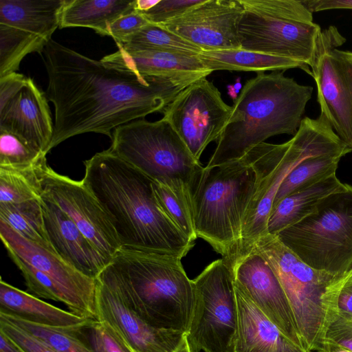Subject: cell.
I'll return each mask as SVG.
<instances>
[{
    "instance_id": "1",
    "label": "cell",
    "mask_w": 352,
    "mask_h": 352,
    "mask_svg": "<svg viewBox=\"0 0 352 352\" xmlns=\"http://www.w3.org/2000/svg\"><path fill=\"white\" fill-rule=\"evenodd\" d=\"M55 110L49 151L69 138L117 127L162 110L193 83L110 68L51 39L41 53Z\"/></svg>"
},
{
    "instance_id": "2",
    "label": "cell",
    "mask_w": 352,
    "mask_h": 352,
    "mask_svg": "<svg viewBox=\"0 0 352 352\" xmlns=\"http://www.w3.org/2000/svg\"><path fill=\"white\" fill-rule=\"evenodd\" d=\"M82 182L98 200L122 248L182 258L195 242L166 214L153 180L109 149L84 162Z\"/></svg>"
},
{
    "instance_id": "3",
    "label": "cell",
    "mask_w": 352,
    "mask_h": 352,
    "mask_svg": "<svg viewBox=\"0 0 352 352\" xmlns=\"http://www.w3.org/2000/svg\"><path fill=\"white\" fill-rule=\"evenodd\" d=\"M182 258L122 248L97 278L149 325L186 333L195 287Z\"/></svg>"
},
{
    "instance_id": "4",
    "label": "cell",
    "mask_w": 352,
    "mask_h": 352,
    "mask_svg": "<svg viewBox=\"0 0 352 352\" xmlns=\"http://www.w3.org/2000/svg\"><path fill=\"white\" fill-rule=\"evenodd\" d=\"M312 91V87L300 85L283 72L256 73L235 98L206 166L239 160L272 136L295 135Z\"/></svg>"
},
{
    "instance_id": "5",
    "label": "cell",
    "mask_w": 352,
    "mask_h": 352,
    "mask_svg": "<svg viewBox=\"0 0 352 352\" xmlns=\"http://www.w3.org/2000/svg\"><path fill=\"white\" fill-rule=\"evenodd\" d=\"M257 174L244 157L204 167L194 187L192 214L197 238L208 242L227 264L238 252L243 221Z\"/></svg>"
},
{
    "instance_id": "6",
    "label": "cell",
    "mask_w": 352,
    "mask_h": 352,
    "mask_svg": "<svg viewBox=\"0 0 352 352\" xmlns=\"http://www.w3.org/2000/svg\"><path fill=\"white\" fill-rule=\"evenodd\" d=\"M340 150L338 138L320 119L304 118L294 137L283 144L263 142L243 157L253 166L257 184L245 214L237 256L252 250L267 234V223L276 192L285 177L305 159Z\"/></svg>"
},
{
    "instance_id": "7",
    "label": "cell",
    "mask_w": 352,
    "mask_h": 352,
    "mask_svg": "<svg viewBox=\"0 0 352 352\" xmlns=\"http://www.w3.org/2000/svg\"><path fill=\"white\" fill-rule=\"evenodd\" d=\"M109 148L153 182L170 190L192 212L203 169L168 122L136 120L115 129Z\"/></svg>"
},
{
    "instance_id": "8",
    "label": "cell",
    "mask_w": 352,
    "mask_h": 352,
    "mask_svg": "<svg viewBox=\"0 0 352 352\" xmlns=\"http://www.w3.org/2000/svg\"><path fill=\"white\" fill-rule=\"evenodd\" d=\"M241 48L312 65L321 34L312 12L298 0H239Z\"/></svg>"
},
{
    "instance_id": "9",
    "label": "cell",
    "mask_w": 352,
    "mask_h": 352,
    "mask_svg": "<svg viewBox=\"0 0 352 352\" xmlns=\"http://www.w3.org/2000/svg\"><path fill=\"white\" fill-rule=\"evenodd\" d=\"M253 248L267 261L278 277L307 350L322 352L333 312L332 285L338 276L313 269L275 235L261 236Z\"/></svg>"
},
{
    "instance_id": "10",
    "label": "cell",
    "mask_w": 352,
    "mask_h": 352,
    "mask_svg": "<svg viewBox=\"0 0 352 352\" xmlns=\"http://www.w3.org/2000/svg\"><path fill=\"white\" fill-rule=\"evenodd\" d=\"M275 236L313 269L343 275L352 267V186L327 196Z\"/></svg>"
},
{
    "instance_id": "11",
    "label": "cell",
    "mask_w": 352,
    "mask_h": 352,
    "mask_svg": "<svg viewBox=\"0 0 352 352\" xmlns=\"http://www.w3.org/2000/svg\"><path fill=\"white\" fill-rule=\"evenodd\" d=\"M194 305L186 333L193 352H233L238 311L234 278L223 258L193 280Z\"/></svg>"
},
{
    "instance_id": "12",
    "label": "cell",
    "mask_w": 352,
    "mask_h": 352,
    "mask_svg": "<svg viewBox=\"0 0 352 352\" xmlns=\"http://www.w3.org/2000/svg\"><path fill=\"white\" fill-rule=\"evenodd\" d=\"M345 41L335 27L322 31L310 68L320 115L352 150V52L337 49Z\"/></svg>"
},
{
    "instance_id": "13",
    "label": "cell",
    "mask_w": 352,
    "mask_h": 352,
    "mask_svg": "<svg viewBox=\"0 0 352 352\" xmlns=\"http://www.w3.org/2000/svg\"><path fill=\"white\" fill-rule=\"evenodd\" d=\"M231 111L219 90L203 78L181 91L162 113V118L170 123L199 161L207 146L219 140Z\"/></svg>"
},
{
    "instance_id": "14",
    "label": "cell",
    "mask_w": 352,
    "mask_h": 352,
    "mask_svg": "<svg viewBox=\"0 0 352 352\" xmlns=\"http://www.w3.org/2000/svg\"><path fill=\"white\" fill-rule=\"evenodd\" d=\"M0 130L49 152L54 124L48 100L31 78L17 72L0 78Z\"/></svg>"
},
{
    "instance_id": "15",
    "label": "cell",
    "mask_w": 352,
    "mask_h": 352,
    "mask_svg": "<svg viewBox=\"0 0 352 352\" xmlns=\"http://www.w3.org/2000/svg\"><path fill=\"white\" fill-rule=\"evenodd\" d=\"M43 195L54 201L108 259L122 248L117 234L93 194L81 181L60 175L47 165L42 173Z\"/></svg>"
},
{
    "instance_id": "16",
    "label": "cell",
    "mask_w": 352,
    "mask_h": 352,
    "mask_svg": "<svg viewBox=\"0 0 352 352\" xmlns=\"http://www.w3.org/2000/svg\"><path fill=\"white\" fill-rule=\"evenodd\" d=\"M228 265L232 271L235 285L286 337L308 351L288 298L267 261L253 248Z\"/></svg>"
},
{
    "instance_id": "17",
    "label": "cell",
    "mask_w": 352,
    "mask_h": 352,
    "mask_svg": "<svg viewBox=\"0 0 352 352\" xmlns=\"http://www.w3.org/2000/svg\"><path fill=\"white\" fill-rule=\"evenodd\" d=\"M242 11L239 0H204L159 25L202 50L240 49L238 25Z\"/></svg>"
},
{
    "instance_id": "18",
    "label": "cell",
    "mask_w": 352,
    "mask_h": 352,
    "mask_svg": "<svg viewBox=\"0 0 352 352\" xmlns=\"http://www.w3.org/2000/svg\"><path fill=\"white\" fill-rule=\"evenodd\" d=\"M0 237L9 256H15L65 289L80 307L84 317L96 319V279L88 277L56 253L26 239L0 221Z\"/></svg>"
},
{
    "instance_id": "19",
    "label": "cell",
    "mask_w": 352,
    "mask_h": 352,
    "mask_svg": "<svg viewBox=\"0 0 352 352\" xmlns=\"http://www.w3.org/2000/svg\"><path fill=\"white\" fill-rule=\"evenodd\" d=\"M95 302L96 320L108 324L134 352H173L185 338V333L149 325L98 278Z\"/></svg>"
},
{
    "instance_id": "20",
    "label": "cell",
    "mask_w": 352,
    "mask_h": 352,
    "mask_svg": "<svg viewBox=\"0 0 352 352\" xmlns=\"http://www.w3.org/2000/svg\"><path fill=\"white\" fill-rule=\"evenodd\" d=\"M45 228L56 253L84 275L96 279L111 263L54 201L43 195Z\"/></svg>"
},
{
    "instance_id": "21",
    "label": "cell",
    "mask_w": 352,
    "mask_h": 352,
    "mask_svg": "<svg viewBox=\"0 0 352 352\" xmlns=\"http://www.w3.org/2000/svg\"><path fill=\"white\" fill-rule=\"evenodd\" d=\"M110 68L138 75L186 80L195 82L212 72L198 56L156 51H126L118 48L100 60Z\"/></svg>"
},
{
    "instance_id": "22",
    "label": "cell",
    "mask_w": 352,
    "mask_h": 352,
    "mask_svg": "<svg viewBox=\"0 0 352 352\" xmlns=\"http://www.w3.org/2000/svg\"><path fill=\"white\" fill-rule=\"evenodd\" d=\"M234 289L238 322L233 352H308L286 337L235 284Z\"/></svg>"
},
{
    "instance_id": "23",
    "label": "cell",
    "mask_w": 352,
    "mask_h": 352,
    "mask_svg": "<svg viewBox=\"0 0 352 352\" xmlns=\"http://www.w3.org/2000/svg\"><path fill=\"white\" fill-rule=\"evenodd\" d=\"M0 314L34 324L59 329H76L91 320L47 303L0 280Z\"/></svg>"
},
{
    "instance_id": "24",
    "label": "cell",
    "mask_w": 352,
    "mask_h": 352,
    "mask_svg": "<svg viewBox=\"0 0 352 352\" xmlns=\"http://www.w3.org/2000/svg\"><path fill=\"white\" fill-rule=\"evenodd\" d=\"M67 0H0V24L36 35L47 41L60 26Z\"/></svg>"
},
{
    "instance_id": "25",
    "label": "cell",
    "mask_w": 352,
    "mask_h": 352,
    "mask_svg": "<svg viewBox=\"0 0 352 352\" xmlns=\"http://www.w3.org/2000/svg\"><path fill=\"white\" fill-rule=\"evenodd\" d=\"M346 185L333 174L290 193L272 208L267 223V234L276 235L300 221L311 213L322 199L345 189Z\"/></svg>"
},
{
    "instance_id": "26",
    "label": "cell",
    "mask_w": 352,
    "mask_h": 352,
    "mask_svg": "<svg viewBox=\"0 0 352 352\" xmlns=\"http://www.w3.org/2000/svg\"><path fill=\"white\" fill-rule=\"evenodd\" d=\"M136 0H67L59 28H88L109 36V26L118 19L135 11Z\"/></svg>"
},
{
    "instance_id": "27",
    "label": "cell",
    "mask_w": 352,
    "mask_h": 352,
    "mask_svg": "<svg viewBox=\"0 0 352 352\" xmlns=\"http://www.w3.org/2000/svg\"><path fill=\"white\" fill-rule=\"evenodd\" d=\"M204 66L208 69L264 72L300 68L312 75L311 68L306 64L294 60L245 50L229 49L202 52L198 55Z\"/></svg>"
},
{
    "instance_id": "28",
    "label": "cell",
    "mask_w": 352,
    "mask_h": 352,
    "mask_svg": "<svg viewBox=\"0 0 352 352\" xmlns=\"http://www.w3.org/2000/svg\"><path fill=\"white\" fill-rule=\"evenodd\" d=\"M46 158L24 168L0 167V204L40 199L43 193L42 173Z\"/></svg>"
},
{
    "instance_id": "29",
    "label": "cell",
    "mask_w": 352,
    "mask_h": 352,
    "mask_svg": "<svg viewBox=\"0 0 352 352\" xmlns=\"http://www.w3.org/2000/svg\"><path fill=\"white\" fill-rule=\"evenodd\" d=\"M41 199L0 204V221L26 239L56 253L45 230Z\"/></svg>"
},
{
    "instance_id": "30",
    "label": "cell",
    "mask_w": 352,
    "mask_h": 352,
    "mask_svg": "<svg viewBox=\"0 0 352 352\" xmlns=\"http://www.w3.org/2000/svg\"><path fill=\"white\" fill-rule=\"evenodd\" d=\"M126 51H156L198 56L202 50L163 27L148 23L125 42L117 45Z\"/></svg>"
},
{
    "instance_id": "31",
    "label": "cell",
    "mask_w": 352,
    "mask_h": 352,
    "mask_svg": "<svg viewBox=\"0 0 352 352\" xmlns=\"http://www.w3.org/2000/svg\"><path fill=\"white\" fill-rule=\"evenodd\" d=\"M343 156L344 155L338 153L323 154L303 160L290 172L280 184L272 208L290 193L336 174L338 162Z\"/></svg>"
},
{
    "instance_id": "32",
    "label": "cell",
    "mask_w": 352,
    "mask_h": 352,
    "mask_svg": "<svg viewBox=\"0 0 352 352\" xmlns=\"http://www.w3.org/2000/svg\"><path fill=\"white\" fill-rule=\"evenodd\" d=\"M48 43L36 35L0 24V78L16 72L25 56L41 54Z\"/></svg>"
},
{
    "instance_id": "33",
    "label": "cell",
    "mask_w": 352,
    "mask_h": 352,
    "mask_svg": "<svg viewBox=\"0 0 352 352\" xmlns=\"http://www.w3.org/2000/svg\"><path fill=\"white\" fill-rule=\"evenodd\" d=\"M0 317L40 338L60 352H96L82 333L81 329H59L34 324L0 314Z\"/></svg>"
},
{
    "instance_id": "34",
    "label": "cell",
    "mask_w": 352,
    "mask_h": 352,
    "mask_svg": "<svg viewBox=\"0 0 352 352\" xmlns=\"http://www.w3.org/2000/svg\"><path fill=\"white\" fill-rule=\"evenodd\" d=\"M46 155L15 134L0 130V167L24 168L37 164Z\"/></svg>"
},
{
    "instance_id": "35",
    "label": "cell",
    "mask_w": 352,
    "mask_h": 352,
    "mask_svg": "<svg viewBox=\"0 0 352 352\" xmlns=\"http://www.w3.org/2000/svg\"><path fill=\"white\" fill-rule=\"evenodd\" d=\"M153 188L161 208L190 240L197 239L191 210L166 187L153 182Z\"/></svg>"
},
{
    "instance_id": "36",
    "label": "cell",
    "mask_w": 352,
    "mask_h": 352,
    "mask_svg": "<svg viewBox=\"0 0 352 352\" xmlns=\"http://www.w3.org/2000/svg\"><path fill=\"white\" fill-rule=\"evenodd\" d=\"M81 331L96 352H134L113 329L96 319L82 327Z\"/></svg>"
},
{
    "instance_id": "37",
    "label": "cell",
    "mask_w": 352,
    "mask_h": 352,
    "mask_svg": "<svg viewBox=\"0 0 352 352\" xmlns=\"http://www.w3.org/2000/svg\"><path fill=\"white\" fill-rule=\"evenodd\" d=\"M204 0H160L148 10L141 12L148 23L164 24L186 12Z\"/></svg>"
},
{
    "instance_id": "38",
    "label": "cell",
    "mask_w": 352,
    "mask_h": 352,
    "mask_svg": "<svg viewBox=\"0 0 352 352\" xmlns=\"http://www.w3.org/2000/svg\"><path fill=\"white\" fill-rule=\"evenodd\" d=\"M0 331L25 352H60L40 338L0 317Z\"/></svg>"
},
{
    "instance_id": "39",
    "label": "cell",
    "mask_w": 352,
    "mask_h": 352,
    "mask_svg": "<svg viewBox=\"0 0 352 352\" xmlns=\"http://www.w3.org/2000/svg\"><path fill=\"white\" fill-rule=\"evenodd\" d=\"M333 311L339 316L352 318V268L334 280Z\"/></svg>"
},
{
    "instance_id": "40",
    "label": "cell",
    "mask_w": 352,
    "mask_h": 352,
    "mask_svg": "<svg viewBox=\"0 0 352 352\" xmlns=\"http://www.w3.org/2000/svg\"><path fill=\"white\" fill-rule=\"evenodd\" d=\"M330 342L352 351V318L332 312L325 333V343Z\"/></svg>"
},
{
    "instance_id": "41",
    "label": "cell",
    "mask_w": 352,
    "mask_h": 352,
    "mask_svg": "<svg viewBox=\"0 0 352 352\" xmlns=\"http://www.w3.org/2000/svg\"><path fill=\"white\" fill-rule=\"evenodd\" d=\"M148 23L143 15L135 10L115 21L109 28V36L120 45Z\"/></svg>"
},
{
    "instance_id": "42",
    "label": "cell",
    "mask_w": 352,
    "mask_h": 352,
    "mask_svg": "<svg viewBox=\"0 0 352 352\" xmlns=\"http://www.w3.org/2000/svg\"><path fill=\"white\" fill-rule=\"evenodd\" d=\"M311 12L332 10L352 9V0H301Z\"/></svg>"
},
{
    "instance_id": "43",
    "label": "cell",
    "mask_w": 352,
    "mask_h": 352,
    "mask_svg": "<svg viewBox=\"0 0 352 352\" xmlns=\"http://www.w3.org/2000/svg\"><path fill=\"white\" fill-rule=\"evenodd\" d=\"M0 352H25L3 331H0Z\"/></svg>"
},
{
    "instance_id": "44",
    "label": "cell",
    "mask_w": 352,
    "mask_h": 352,
    "mask_svg": "<svg viewBox=\"0 0 352 352\" xmlns=\"http://www.w3.org/2000/svg\"><path fill=\"white\" fill-rule=\"evenodd\" d=\"M159 0H136L135 10L141 12L149 10L154 6Z\"/></svg>"
},
{
    "instance_id": "45",
    "label": "cell",
    "mask_w": 352,
    "mask_h": 352,
    "mask_svg": "<svg viewBox=\"0 0 352 352\" xmlns=\"http://www.w3.org/2000/svg\"><path fill=\"white\" fill-rule=\"evenodd\" d=\"M322 352H352L336 344L326 342Z\"/></svg>"
},
{
    "instance_id": "46",
    "label": "cell",
    "mask_w": 352,
    "mask_h": 352,
    "mask_svg": "<svg viewBox=\"0 0 352 352\" xmlns=\"http://www.w3.org/2000/svg\"><path fill=\"white\" fill-rule=\"evenodd\" d=\"M173 352H193L188 342L186 336H185L181 344Z\"/></svg>"
}]
</instances>
